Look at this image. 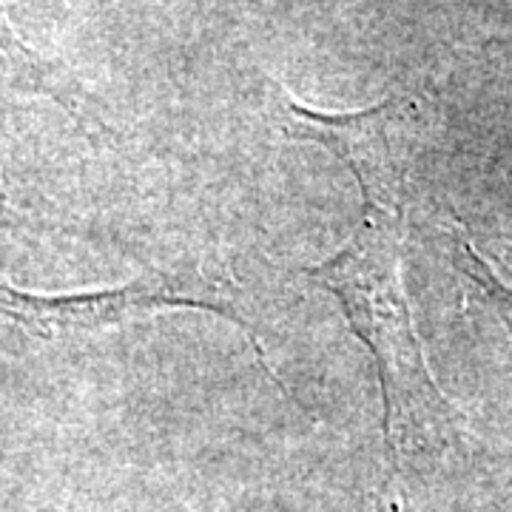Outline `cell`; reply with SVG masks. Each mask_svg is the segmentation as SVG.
<instances>
[{
    "instance_id": "5b68a950",
    "label": "cell",
    "mask_w": 512,
    "mask_h": 512,
    "mask_svg": "<svg viewBox=\"0 0 512 512\" xmlns=\"http://www.w3.org/2000/svg\"><path fill=\"white\" fill-rule=\"evenodd\" d=\"M20 225H26V217L20 211V202L12 194L6 171L0 165V228H20Z\"/></svg>"
},
{
    "instance_id": "7a4b0ae2",
    "label": "cell",
    "mask_w": 512,
    "mask_h": 512,
    "mask_svg": "<svg viewBox=\"0 0 512 512\" xmlns=\"http://www.w3.org/2000/svg\"><path fill=\"white\" fill-rule=\"evenodd\" d=\"M160 308H202L234 319L256 345V330L242 313L237 291H231L222 279L205 276H177L157 271L140 276L123 288L89 293H29L0 282V316L15 319L18 325L40 339L77 336L117 325L134 313L160 311Z\"/></svg>"
},
{
    "instance_id": "277c9868",
    "label": "cell",
    "mask_w": 512,
    "mask_h": 512,
    "mask_svg": "<svg viewBox=\"0 0 512 512\" xmlns=\"http://www.w3.org/2000/svg\"><path fill=\"white\" fill-rule=\"evenodd\" d=\"M450 254H453V265L458 268V274H464V279H470L476 285L481 296L490 302V308L498 313L501 325L512 336V282L504 279V274L495 268L493 262H487L478 254L476 245L458 228L450 231Z\"/></svg>"
},
{
    "instance_id": "3957f363",
    "label": "cell",
    "mask_w": 512,
    "mask_h": 512,
    "mask_svg": "<svg viewBox=\"0 0 512 512\" xmlns=\"http://www.w3.org/2000/svg\"><path fill=\"white\" fill-rule=\"evenodd\" d=\"M274 120L293 140L322 146L348 165L362 191V205L407 214L410 200V143L407 103L399 97L348 114H328L296 103L282 86H271Z\"/></svg>"
},
{
    "instance_id": "6da1fadb",
    "label": "cell",
    "mask_w": 512,
    "mask_h": 512,
    "mask_svg": "<svg viewBox=\"0 0 512 512\" xmlns=\"http://www.w3.org/2000/svg\"><path fill=\"white\" fill-rule=\"evenodd\" d=\"M407 214L362 205V220L336 254L305 271L330 293L350 330L370 350L384 404V439L393 456L444 441L450 404L433 382L404 293L402 245Z\"/></svg>"
}]
</instances>
